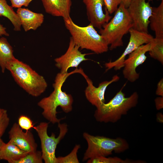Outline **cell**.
Masks as SVG:
<instances>
[{"mask_svg": "<svg viewBox=\"0 0 163 163\" xmlns=\"http://www.w3.org/2000/svg\"><path fill=\"white\" fill-rule=\"evenodd\" d=\"M150 47V42L141 45L129 54L125 60L123 74L129 82H134L139 78V74L136 72V69L145 61L147 58L145 54L149 52Z\"/></svg>", "mask_w": 163, "mask_h": 163, "instance_id": "30bf717a", "label": "cell"}, {"mask_svg": "<svg viewBox=\"0 0 163 163\" xmlns=\"http://www.w3.org/2000/svg\"><path fill=\"white\" fill-rule=\"evenodd\" d=\"M2 35L8 36L9 34L7 32L6 28L4 27L0 23V37Z\"/></svg>", "mask_w": 163, "mask_h": 163, "instance_id": "4dcf8cb0", "label": "cell"}, {"mask_svg": "<svg viewBox=\"0 0 163 163\" xmlns=\"http://www.w3.org/2000/svg\"><path fill=\"white\" fill-rule=\"evenodd\" d=\"M64 20L66 28L79 48L90 50L97 54L108 51V45L91 24L85 27L79 26L74 22L71 17Z\"/></svg>", "mask_w": 163, "mask_h": 163, "instance_id": "5b68a950", "label": "cell"}, {"mask_svg": "<svg viewBox=\"0 0 163 163\" xmlns=\"http://www.w3.org/2000/svg\"><path fill=\"white\" fill-rule=\"evenodd\" d=\"M14 58L13 48L7 39L0 37V67L2 73L5 72L7 63Z\"/></svg>", "mask_w": 163, "mask_h": 163, "instance_id": "d6986e66", "label": "cell"}, {"mask_svg": "<svg viewBox=\"0 0 163 163\" xmlns=\"http://www.w3.org/2000/svg\"><path fill=\"white\" fill-rule=\"evenodd\" d=\"M11 6L15 8H21L23 6L27 7L33 0H10Z\"/></svg>", "mask_w": 163, "mask_h": 163, "instance_id": "83f0119b", "label": "cell"}, {"mask_svg": "<svg viewBox=\"0 0 163 163\" xmlns=\"http://www.w3.org/2000/svg\"><path fill=\"white\" fill-rule=\"evenodd\" d=\"M74 73V71L70 73H58L53 84V91L49 96L43 98L37 103L38 105L43 110V116L53 124L58 123L62 119L56 117V109L58 107H60L66 113L72 110V97L71 94L63 91L62 87L67 77Z\"/></svg>", "mask_w": 163, "mask_h": 163, "instance_id": "6da1fadb", "label": "cell"}, {"mask_svg": "<svg viewBox=\"0 0 163 163\" xmlns=\"http://www.w3.org/2000/svg\"><path fill=\"white\" fill-rule=\"evenodd\" d=\"M6 69L10 72L17 84L33 96H40L47 87V83L43 77L28 65L15 57L7 63Z\"/></svg>", "mask_w": 163, "mask_h": 163, "instance_id": "7a4b0ae2", "label": "cell"}, {"mask_svg": "<svg viewBox=\"0 0 163 163\" xmlns=\"http://www.w3.org/2000/svg\"><path fill=\"white\" fill-rule=\"evenodd\" d=\"M155 103L156 109L160 110L163 108V97H157L155 99Z\"/></svg>", "mask_w": 163, "mask_h": 163, "instance_id": "f546056e", "label": "cell"}, {"mask_svg": "<svg viewBox=\"0 0 163 163\" xmlns=\"http://www.w3.org/2000/svg\"><path fill=\"white\" fill-rule=\"evenodd\" d=\"M27 153L9 141L5 143L0 151V160H6L9 163H16Z\"/></svg>", "mask_w": 163, "mask_h": 163, "instance_id": "e0dca14e", "label": "cell"}, {"mask_svg": "<svg viewBox=\"0 0 163 163\" xmlns=\"http://www.w3.org/2000/svg\"><path fill=\"white\" fill-rule=\"evenodd\" d=\"M133 23V28L140 32L148 33L149 19L152 7L146 0H131L127 8Z\"/></svg>", "mask_w": 163, "mask_h": 163, "instance_id": "ba28073f", "label": "cell"}, {"mask_svg": "<svg viewBox=\"0 0 163 163\" xmlns=\"http://www.w3.org/2000/svg\"><path fill=\"white\" fill-rule=\"evenodd\" d=\"M114 13L113 17L99 30L111 50L123 46L124 36L133 26L127 8L123 4H120Z\"/></svg>", "mask_w": 163, "mask_h": 163, "instance_id": "277c9868", "label": "cell"}, {"mask_svg": "<svg viewBox=\"0 0 163 163\" xmlns=\"http://www.w3.org/2000/svg\"><path fill=\"white\" fill-rule=\"evenodd\" d=\"M18 124L20 128L26 131L30 130L32 128H34L33 122L28 117L21 115L19 117L18 120Z\"/></svg>", "mask_w": 163, "mask_h": 163, "instance_id": "4316f807", "label": "cell"}, {"mask_svg": "<svg viewBox=\"0 0 163 163\" xmlns=\"http://www.w3.org/2000/svg\"><path fill=\"white\" fill-rule=\"evenodd\" d=\"M157 7H152L149 24L155 33V37L163 38V0Z\"/></svg>", "mask_w": 163, "mask_h": 163, "instance_id": "ac0fdd59", "label": "cell"}, {"mask_svg": "<svg viewBox=\"0 0 163 163\" xmlns=\"http://www.w3.org/2000/svg\"><path fill=\"white\" fill-rule=\"evenodd\" d=\"M79 47L75 44L71 37L68 47L66 52L54 59L55 65L60 69V72H68L69 68H77L82 62L88 60L85 58V56L88 54L82 53L79 50Z\"/></svg>", "mask_w": 163, "mask_h": 163, "instance_id": "8fae6325", "label": "cell"}, {"mask_svg": "<svg viewBox=\"0 0 163 163\" xmlns=\"http://www.w3.org/2000/svg\"><path fill=\"white\" fill-rule=\"evenodd\" d=\"M150 56L163 64V38H153L148 52Z\"/></svg>", "mask_w": 163, "mask_h": 163, "instance_id": "44dd1931", "label": "cell"}, {"mask_svg": "<svg viewBox=\"0 0 163 163\" xmlns=\"http://www.w3.org/2000/svg\"><path fill=\"white\" fill-rule=\"evenodd\" d=\"M161 0V1H162V0Z\"/></svg>", "mask_w": 163, "mask_h": 163, "instance_id": "836d02e7", "label": "cell"}, {"mask_svg": "<svg viewBox=\"0 0 163 163\" xmlns=\"http://www.w3.org/2000/svg\"><path fill=\"white\" fill-rule=\"evenodd\" d=\"M16 13L24 30H35L40 26L44 20L43 14L34 12L27 8H18Z\"/></svg>", "mask_w": 163, "mask_h": 163, "instance_id": "9a60e30c", "label": "cell"}, {"mask_svg": "<svg viewBox=\"0 0 163 163\" xmlns=\"http://www.w3.org/2000/svg\"><path fill=\"white\" fill-rule=\"evenodd\" d=\"M43 160L41 151L36 150L27 153L16 163H42Z\"/></svg>", "mask_w": 163, "mask_h": 163, "instance_id": "603a6c76", "label": "cell"}, {"mask_svg": "<svg viewBox=\"0 0 163 163\" xmlns=\"http://www.w3.org/2000/svg\"><path fill=\"white\" fill-rule=\"evenodd\" d=\"M10 141L27 153L37 150V145L30 130L24 132L14 123L8 132Z\"/></svg>", "mask_w": 163, "mask_h": 163, "instance_id": "5bb4252c", "label": "cell"}, {"mask_svg": "<svg viewBox=\"0 0 163 163\" xmlns=\"http://www.w3.org/2000/svg\"><path fill=\"white\" fill-rule=\"evenodd\" d=\"M142 161L133 160L129 159L123 160L117 157H107L105 156H97L88 159L87 163H142Z\"/></svg>", "mask_w": 163, "mask_h": 163, "instance_id": "7402d4cb", "label": "cell"}, {"mask_svg": "<svg viewBox=\"0 0 163 163\" xmlns=\"http://www.w3.org/2000/svg\"><path fill=\"white\" fill-rule=\"evenodd\" d=\"M122 90L121 88L109 102L103 103L96 108L94 117L97 121L116 122L137 105L139 97L137 92L135 91L126 97Z\"/></svg>", "mask_w": 163, "mask_h": 163, "instance_id": "3957f363", "label": "cell"}, {"mask_svg": "<svg viewBox=\"0 0 163 163\" xmlns=\"http://www.w3.org/2000/svg\"><path fill=\"white\" fill-rule=\"evenodd\" d=\"M157 121H159V122H162V121H163V115L161 113H159L157 114Z\"/></svg>", "mask_w": 163, "mask_h": 163, "instance_id": "1f68e13d", "label": "cell"}, {"mask_svg": "<svg viewBox=\"0 0 163 163\" xmlns=\"http://www.w3.org/2000/svg\"><path fill=\"white\" fill-rule=\"evenodd\" d=\"M45 11L56 17H62L63 19L70 17L71 0H41Z\"/></svg>", "mask_w": 163, "mask_h": 163, "instance_id": "2e32d148", "label": "cell"}, {"mask_svg": "<svg viewBox=\"0 0 163 163\" xmlns=\"http://www.w3.org/2000/svg\"><path fill=\"white\" fill-rule=\"evenodd\" d=\"M80 148V145H76L71 152L64 157H57L56 163H79L77 153Z\"/></svg>", "mask_w": 163, "mask_h": 163, "instance_id": "d4e9b609", "label": "cell"}, {"mask_svg": "<svg viewBox=\"0 0 163 163\" xmlns=\"http://www.w3.org/2000/svg\"><path fill=\"white\" fill-rule=\"evenodd\" d=\"M156 94L159 96L163 97V79L161 78L158 82L156 91Z\"/></svg>", "mask_w": 163, "mask_h": 163, "instance_id": "f1b7e54d", "label": "cell"}, {"mask_svg": "<svg viewBox=\"0 0 163 163\" xmlns=\"http://www.w3.org/2000/svg\"><path fill=\"white\" fill-rule=\"evenodd\" d=\"M83 2L90 24L94 27L100 29L112 17L106 9L104 12V0H83Z\"/></svg>", "mask_w": 163, "mask_h": 163, "instance_id": "4fadbf2b", "label": "cell"}, {"mask_svg": "<svg viewBox=\"0 0 163 163\" xmlns=\"http://www.w3.org/2000/svg\"><path fill=\"white\" fill-rule=\"evenodd\" d=\"M5 143L3 141L2 139H1V138H0V151L3 147V146L5 144Z\"/></svg>", "mask_w": 163, "mask_h": 163, "instance_id": "d6a6232c", "label": "cell"}, {"mask_svg": "<svg viewBox=\"0 0 163 163\" xmlns=\"http://www.w3.org/2000/svg\"><path fill=\"white\" fill-rule=\"evenodd\" d=\"M129 32L130 37L127 46L117 59L105 64L106 71L112 68L115 70H118L123 68L124 62L127 55L141 45L150 43L154 38L148 33L141 32L133 28L129 30Z\"/></svg>", "mask_w": 163, "mask_h": 163, "instance_id": "9c48e42d", "label": "cell"}, {"mask_svg": "<svg viewBox=\"0 0 163 163\" xmlns=\"http://www.w3.org/2000/svg\"><path fill=\"white\" fill-rule=\"evenodd\" d=\"M77 73L81 74L85 79L88 84L85 90V97L88 101L96 108L105 103L104 95L107 87L111 83L117 82L120 79L117 75H115L111 80L102 82L96 87L94 85L92 81L84 72L83 70L77 69Z\"/></svg>", "mask_w": 163, "mask_h": 163, "instance_id": "7c38bea8", "label": "cell"}, {"mask_svg": "<svg viewBox=\"0 0 163 163\" xmlns=\"http://www.w3.org/2000/svg\"><path fill=\"white\" fill-rule=\"evenodd\" d=\"M49 123L41 122L34 129L36 131L41 142V152L43 160L45 163H56L55 151L58 144L64 138L68 131L66 123H58L59 132L58 136L52 133L49 136L47 130Z\"/></svg>", "mask_w": 163, "mask_h": 163, "instance_id": "52a82bcc", "label": "cell"}, {"mask_svg": "<svg viewBox=\"0 0 163 163\" xmlns=\"http://www.w3.org/2000/svg\"><path fill=\"white\" fill-rule=\"evenodd\" d=\"M83 138L87 142L88 148L83 158V161L97 156L106 157L113 152L119 153L128 149L129 145L127 141L121 137L112 139L99 136H94L84 132Z\"/></svg>", "mask_w": 163, "mask_h": 163, "instance_id": "8992f818", "label": "cell"}, {"mask_svg": "<svg viewBox=\"0 0 163 163\" xmlns=\"http://www.w3.org/2000/svg\"><path fill=\"white\" fill-rule=\"evenodd\" d=\"M10 122L7 111L0 108V138L4 134L8 127Z\"/></svg>", "mask_w": 163, "mask_h": 163, "instance_id": "484cf974", "label": "cell"}, {"mask_svg": "<svg viewBox=\"0 0 163 163\" xmlns=\"http://www.w3.org/2000/svg\"><path fill=\"white\" fill-rule=\"evenodd\" d=\"M131 0H104L105 9L110 14L114 12L119 5L123 4L127 8Z\"/></svg>", "mask_w": 163, "mask_h": 163, "instance_id": "cb8c5ba5", "label": "cell"}, {"mask_svg": "<svg viewBox=\"0 0 163 163\" xmlns=\"http://www.w3.org/2000/svg\"><path fill=\"white\" fill-rule=\"evenodd\" d=\"M0 16L8 19L13 24L15 31L21 30V26L19 18L13 7L8 4L6 0H0Z\"/></svg>", "mask_w": 163, "mask_h": 163, "instance_id": "ffe728a7", "label": "cell"}]
</instances>
